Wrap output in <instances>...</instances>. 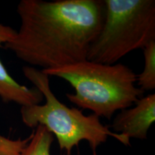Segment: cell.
<instances>
[{
	"mask_svg": "<svg viewBox=\"0 0 155 155\" xmlns=\"http://www.w3.org/2000/svg\"><path fill=\"white\" fill-rule=\"evenodd\" d=\"M104 19L87 60L113 65L155 40L154 0H104Z\"/></svg>",
	"mask_w": 155,
	"mask_h": 155,
	"instance_id": "4",
	"label": "cell"
},
{
	"mask_svg": "<svg viewBox=\"0 0 155 155\" xmlns=\"http://www.w3.org/2000/svg\"><path fill=\"white\" fill-rule=\"evenodd\" d=\"M42 71L71 84L75 93L66 97L72 104L108 120L115 112L131 107L144 94L136 86L137 75L122 63L108 65L86 60Z\"/></svg>",
	"mask_w": 155,
	"mask_h": 155,
	"instance_id": "2",
	"label": "cell"
},
{
	"mask_svg": "<svg viewBox=\"0 0 155 155\" xmlns=\"http://www.w3.org/2000/svg\"><path fill=\"white\" fill-rule=\"evenodd\" d=\"M17 30L0 22V48L14 38ZM0 98L5 103H15L20 106L40 104L44 98L36 88H28L11 76L0 60Z\"/></svg>",
	"mask_w": 155,
	"mask_h": 155,
	"instance_id": "6",
	"label": "cell"
},
{
	"mask_svg": "<svg viewBox=\"0 0 155 155\" xmlns=\"http://www.w3.org/2000/svg\"><path fill=\"white\" fill-rule=\"evenodd\" d=\"M25 77L42 93L43 104L21 106L20 114L25 125L30 128L42 126L55 136L61 150L71 155L75 147L86 141L97 155V149L105 143L108 137H113L121 144L130 146V140L116 134L104 125L100 118L94 114L86 116L77 108L68 107L58 99L52 91L50 77L42 70L31 66L22 68Z\"/></svg>",
	"mask_w": 155,
	"mask_h": 155,
	"instance_id": "3",
	"label": "cell"
},
{
	"mask_svg": "<svg viewBox=\"0 0 155 155\" xmlns=\"http://www.w3.org/2000/svg\"><path fill=\"white\" fill-rule=\"evenodd\" d=\"M30 139H11L0 134V155H19Z\"/></svg>",
	"mask_w": 155,
	"mask_h": 155,
	"instance_id": "9",
	"label": "cell"
},
{
	"mask_svg": "<svg viewBox=\"0 0 155 155\" xmlns=\"http://www.w3.org/2000/svg\"><path fill=\"white\" fill-rule=\"evenodd\" d=\"M144 57L143 71L137 75V83L143 91L155 89V40L150 42L142 49Z\"/></svg>",
	"mask_w": 155,
	"mask_h": 155,
	"instance_id": "8",
	"label": "cell"
},
{
	"mask_svg": "<svg viewBox=\"0 0 155 155\" xmlns=\"http://www.w3.org/2000/svg\"><path fill=\"white\" fill-rule=\"evenodd\" d=\"M54 136L42 126H38L19 155H51Z\"/></svg>",
	"mask_w": 155,
	"mask_h": 155,
	"instance_id": "7",
	"label": "cell"
},
{
	"mask_svg": "<svg viewBox=\"0 0 155 155\" xmlns=\"http://www.w3.org/2000/svg\"><path fill=\"white\" fill-rule=\"evenodd\" d=\"M20 27L4 48L42 71L87 60L104 19V0H22Z\"/></svg>",
	"mask_w": 155,
	"mask_h": 155,
	"instance_id": "1",
	"label": "cell"
},
{
	"mask_svg": "<svg viewBox=\"0 0 155 155\" xmlns=\"http://www.w3.org/2000/svg\"><path fill=\"white\" fill-rule=\"evenodd\" d=\"M134 105L121 110L116 116L111 125V131L129 140L146 139L155 121V94L142 96Z\"/></svg>",
	"mask_w": 155,
	"mask_h": 155,
	"instance_id": "5",
	"label": "cell"
}]
</instances>
